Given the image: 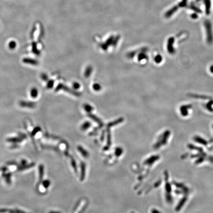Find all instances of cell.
Instances as JSON below:
<instances>
[{
	"instance_id": "1",
	"label": "cell",
	"mask_w": 213,
	"mask_h": 213,
	"mask_svg": "<svg viewBox=\"0 0 213 213\" xmlns=\"http://www.w3.org/2000/svg\"><path fill=\"white\" fill-rule=\"evenodd\" d=\"M191 108V106L189 105L181 106V107L180 108V112L181 115L184 116H187L188 114V110L190 109Z\"/></svg>"
},
{
	"instance_id": "2",
	"label": "cell",
	"mask_w": 213,
	"mask_h": 213,
	"mask_svg": "<svg viewBox=\"0 0 213 213\" xmlns=\"http://www.w3.org/2000/svg\"><path fill=\"white\" fill-rule=\"evenodd\" d=\"M11 176L12 173L9 172L6 173V172H3L2 174L3 178L5 180L6 182L8 184H10L11 183Z\"/></svg>"
},
{
	"instance_id": "3",
	"label": "cell",
	"mask_w": 213,
	"mask_h": 213,
	"mask_svg": "<svg viewBox=\"0 0 213 213\" xmlns=\"http://www.w3.org/2000/svg\"><path fill=\"white\" fill-rule=\"evenodd\" d=\"M35 163H31L28 164H26L24 165H20V166H18L17 167V170L19 171H24V170H25L27 169H29L30 168H32L33 167H34L35 166Z\"/></svg>"
},
{
	"instance_id": "4",
	"label": "cell",
	"mask_w": 213,
	"mask_h": 213,
	"mask_svg": "<svg viewBox=\"0 0 213 213\" xmlns=\"http://www.w3.org/2000/svg\"><path fill=\"white\" fill-rule=\"evenodd\" d=\"M23 140L20 138V137H12V138H9L7 139V141L9 143H14V144H17L19 143L22 142Z\"/></svg>"
},
{
	"instance_id": "5",
	"label": "cell",
	"mask_w": 213,
	"mask_h": 213,
	"mask_svg": "<svg viewBox=\"0 0 213 213\" xmlns=\"http://www.w3.org/2000/svg\"><path fill=\"white\" fill-rule=\"evenodd\" d=\"M19 105L22 106V107H28V108H32L33 106V103H31L30 102H26L25 101H20L19 102Z\"/></svg>"
},
{
	"instance_id": "6",
	"label": "cell",
	"mask_w": 213,
	"mask_h": 213,
	"mask_svg": "<svg viewBox=\"0 0 213 213\" xmlns=\"http://www.w3.org/2000/svg\"><path fill=\"white\" fill-rule=\"evenodd\" d=\"M23 62L26 64H30L32 65H36L37 64V61L35 60H34L31 59L29 58H24L23 59Z\"/></svg>"
},
{
	"instance_id": "7",
	"label": "cell",
	"mask_w": 213,
	"mask_h": 213,
	"mask_svg": "<svg viewBox=\"0 0 213 213\" xmlns=\"http://www.w3.org/2000/svg\"><path fill=\"white\" fill-rule=\"evenodd\" d=\"M39 179L41 180L42 179V177L44 175V168L42 165H40L39 166Z\"/></svg>"
},
{
	"instance_id": "8",
	"label": "cell",
	"mask_w": 213,
	"mask_h": 213,
	"mask_svg": "<svg viewBox=\"0 0 213 213\" xmlns=\"http://www.w3.org/2000/svg\"><path fill=\"white\" fill-rule=\"evenodd\" d=\"M38 95V91L36 88H33L31 91V96L33 97H36Z\"/></svg>"
},
{
	"instance_id": "9",
	"label": "cell",
	"mask_w": 213,
	"mask_h": 213,
	"mask_svg": "<svg viewBox=\"0 0 213 213\" xmlns=\"http://www.w3.org/2000/svg\"><path fill=\"white\" fill-rule=\"evenodd\" d=\"M155 62L156 63H157V64L160 63L161 62V61H162V57H161V56L160 55H157L155 59Z\"/></svg>"
},
{
	"instance_id": "10",
	"label": "cell",
	"mask_w": 213,
	"mask_h": 213,
	"mask_svg": "<svg viewBox=\"0 0 213 213\" xmlns=\"http://www.w3.org/2000/svg\"><path fill=\"white\" fill-rule=\"evenodd\" d=\"M16 46V44L15 43V42H14L13 41H12L10 42L9 48H10V49H14L15 48Z\"/></svg>"
},
{
	"instance_id": "11",
	"label": "cell",
	"mask_w": 213,
	"mask_h": 213,
	"mask_svg": "<svg viewBox=\"0 0 213 213\" xmlns=\"http://www.w3.org/2000/svg\"><path fill=\"white\" fill-rule=\"evenodd\" d=\"M9 212L10 213H22L23 212L20 210L16 209V210H10Z\"/></svg>"
},
{
	"instance_id": "12",
	"label": "cell",
	"mask_w": 213,
	"mask_h": 213,
	"mask_svg": "<svg viewBox=\"0 0 213 213\" xmlns=\"http://www.w3.org/2000/svg\"><path fill=\"white\" fill-rule=\"evenodd\" d=\"M8 170V168L6 166H3L0 167V172H6Z\"/></svg>"
},
{
	"instance_id": "13",
	"label": "cell",
	"mask_w": 213,
	"mask_h": 213,
	"mask_svg": "<svg viewBox=\"0 0 213 213\" xmlns=\"http://www.w3.org/2000/svg\"><path fill=\"white\" fill-rule=\"evenodd\" d=\"M39 128H38V127H37V128H35V129H34V130H33V132H32V136H34L38 132H39Z\"/></svg>"
},
{
	"instance_id": "14",
	"label": "cell",
	"mask_w": 213,
	"mask_h": 213,
	"mask_svg": "<svg viewBox=\"0 0 213 213\" xmlns=\"http://www.w3.org/2000/svg\"><path fill=\"white\" fill-rule=\"evenodd\" d=\"M49 185V182L48 181H45L43 182V186L45 187H48Z\"/></svg>"
},
{
	"instance_id": "15",
	"label": "cell",
	"mask_w": 213,
	"mask_h": 213,
	"mask_svg": "<svg viewBox=\"0 0 213 213\" xmlns=\"http://www.w3.org/2000/svg\"><path fill=\"white\" fill-rule=\"evenodd\" d=\"M10 211V210H9L8 209H0V213H5L8 212Z\"/></svg>"
},
{
	"instance_id": "16",
	"label": "cell",
	"mask_w": 213,
	"mask_h": 213,
	"mask_svg": "<svg viewBox=\"0 0 213 213\" xmlns=\"http://www.w3.org/2000/svg\"><path fill=\"white\" fill-rule=\"evenodd\" d=\"M19 137H20V138H22L23 140L25 139L26 138V137H27L26 135L25 134H23V133H19Z\"/></svg>"
},
{
	"instance_id": "17",
	"label": "cell",
	"mask_w": 213,
	"mask_h": 213,
	"mask_svg": "<svg viewBox=\"0 0 213 213\" xmlns=\"http://www.w3.org/2000/svg\"><path fill=\"white\" fill-rule=\"evenodd\" d=\"M27 161L25 159H22L20 162V165H24L27 164Z\"/></svg>"
},
{
	"instance_id": "18",
	"label": "cell",
	"mask_w": 213,
	"mask_h": 213,
	"mask_svg": "<svg viewBox=\"0 0 213 213\" xmlns=\"http://www.w3.org/2000/svg\"><path fill=\"white\" fill-rule=\"evenodd\" d=\"M7 164L10 165H17V163L15 161H10V162H8L7 163Z\"/></svg>"
},
{
	"instance_id": "19",
	"label": "cell",
	"mask_w": 213,
	"mask_h": 213,
	"mask_svg": "<svg viewBox=\"0 0 213 213\" xmlns=\"http://www.w3.org/2000/svg\"><path fill=\"white\" fill-rule=\"evenodd\" d=\"M18 147V145H16V144H15V145H14L12 146H11V148H17Z\"/></svg>"
},
{
	"instance_id": "20",
	"label": "cell",
	"mask_w": 213,
	"mask_h": 213,
	"mask_svg": "<svg viewBox=\"0 0 213 213\" xmlns=\"http://www.w3.org/2000/svg\"><path fill=\"white\" fill-rule=\"evenodd\" d=\"M210 72H211L213 74V65H212V66H211L210 67Z\"/></svg>"
}]
</instances>
